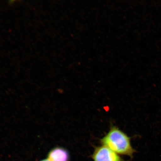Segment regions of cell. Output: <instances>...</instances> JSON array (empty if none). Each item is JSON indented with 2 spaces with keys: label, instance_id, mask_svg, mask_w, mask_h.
Segmentation results:
<instances>
[{
  "label": "cell",
  "instance_id": "cell-1",
  "mask_svg": "<svg viewBox=\"0 0 161 161\" xmlns=\"http://www.w3.org/2000/svg\"><path fill=\"white\" fill-rule=\"evenodd\" d=\"M100 142L102 145L108 147L116 153L131 158L136 152L132 146L130 137L116 126H111Z\"/></svg>",
  "mask_w": 161,
  "mask_h": 161
},
{
  "label": "cell",
  "instance_id": "cell-2",
  "mask_svg": "<svg viewBox=\"0 0 161 161\" xmlns=\"http://www.w3.org/2000/svg\"><path fill=\"white\" fill-rule=\"evenodd\" d=\"M92 158L94 161H126L113 151L103 145L95 147Z\"/></svg>",
  "mask_w": 161,
  "mask_h": 161
},
{
  "label": "cell",
  "instance_id": "cell-3",
  "mask_svg": "<svg viewBox=\"0 0 161 161\" xmlns=\"http://www.w3.org/2000/svg\"><path fill=\"white\" fill-rule=\"evenodd\" d=\"M48 158L51 161H68L69 155L65 149L57 147L51 151L48 155Z\"/></svg>",
  "mask_w": 161,
  "mask_h": 161
},
{
  "label": "cell",
  "instance_id": "cell-4",
  "mask_svg": "<svg viewBox=\"0 0 161 161\" xmlns=\"http://www.w3.org/2000/svg\"><path fill=\"white\" fill-rule=\"evenodd\" d=\"M41 161H51L48 159L45 160Z\"/></svg>",
  "mask_w": 161,
  "mask_h": 161
}]
</instances>
